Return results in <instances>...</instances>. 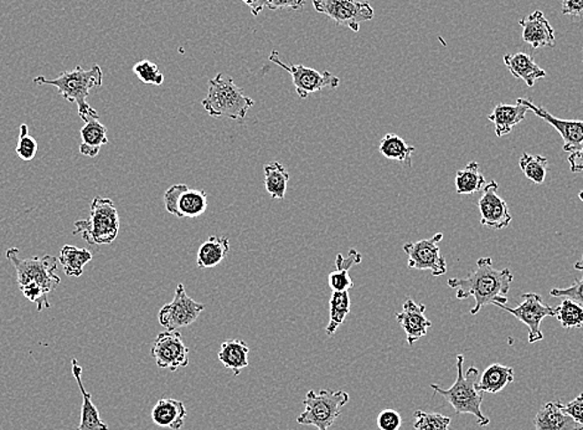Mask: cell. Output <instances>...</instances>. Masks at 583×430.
Returning a JSON list of instances; mask_svg holds the SVG:
<instances>
[{"mask_svg": "<svg viewBox=\"0 0 583 430\" xmlns=\"http://www.w3.org/2000/svg\"><path fill=\"white\" fill-rule=\"evenodd\" d=\"M514 281L513 272L509 269L496 270L493 268L490 256L478 259L476 269L465 278H448L447 284L451 289H457L455 298L467 300L474 298L476 305L470 315H478L486 305H507L508 293Z\"/></svg>", "mask_w": 583, "mask_h": 430, "instance_id": "6da1fadb", "label": "cell"}, {"mask_svg": "<svg viewBox=\"0 0 583 430\" xmlns=\"http://www.w3.org/2000/svg\"><path fill=\"white\" fill-rule=\"evenodd\" d=\"M20 250L11 247L6 250L5 256L17 271L19 290L25 299L36 305L37 311L50 309L49 295L58 285L61 278L56 275L58 258L52 255L33 256L29 259H20Z\"/></svg>", "mask_w": 583, "mask_h": 430, "instance_id": "7a4b0ae2", "label": "cell"}, {"mask_svg": "<svg viewBox=\"0 0 583 430\" xmlns=\"http://www.w3.org/2000/svg\"><path fill=\"white\" fill-rule=\"evenodd\" d=\"M102 82H104V73L98 65H93L89 70L76 66L74 70L65 71L52 80H48L45 76H37L34 79V83L36 85L54 86L62 98L76 104L77 113L83 122L98 120L97 111L87 104V98L93 89L101 88Z\"/></svg>", "mask_w": 583, "mask_h": 430, "instance_id": "3957f363", "label": "cell"}, {"mask_svg": "<svg viewBox=\"0 0 583 430\" xmlns=\"http://www.w3.org/2000/svg\"><path fill=\"white\" fill-rule=\"evenodd\" d=\"M201 105L211 117L240 121L254 106V101L244 94V90L236 85L232 77L220 73L210 80L209 91Z\"/></svg>", "mask_w": 583, "mask_h": 430, "instance_id": "277c9868", "label": "cell"}, {"mask_svg": "<svg viewBox=\"0 0 583 430\" xmlns=\"http://www.w3.org/2000/svg\"><path fill=\"white\" fill-rule=\"evenodd\" d=\"M464 355L457 356V379L449 389L440 388L439 385H431L437 395L452 405L457 414H473L480 426H486L490 423L488 417L484 416L482 410L483 393L478 392L476 385L479 379L480 372L477 367H470L463 374Z\"/></svg>", "mask_w": 583, "mask_h": 430, "instance_id": "5b68a950", "label": "cell"}, {"mask_svg": "<svg viewBox=\"0 0 583 430\" xmlns=\"http://www.w3.org/2000/svg\"><path fill=\"white\" fill-rule=\"evenodd\" d=\"M74 235H80L91 246H110L120 231V215L110 198H93L87 219L74 222Z\"/></svg>", "mask_w": 583, "mask_h": 430, "instance_id": "8992f818", "label": "cell"}, {"mask_svg": "<svg viewBox=\"0 0 583 430\" xmlns=\"http://www.w3.org/2000/svg\"><path fill=\"white\" fill-rule=\"evenodd\" d=\"M349 399V395L344 391H309L303 402L306 410L297 418V423L315 426L316 430H329L339 418L341 408L346 407Z\"/></svg>", "mask_w": 583, "mask_h": 430, "instance_id": "52a82bcc", "label": "cell"}, {"mask_svg": "<svg viewBox=\"0 0 583 430\" xmlns=\"http://www.w3.org/2000/svg\"><path fill=\"white\" fill-rule=\"evenodd\" d=\"M313 7L333 20L337 26L349 27L355 33L361 23L374 20L375 15L370 3L358 0H313Z\"/></svg>", "mask_w": 583, "mask_h": 430, "instance_id": "ba28073f", "label": "cell"}, {"mask_svg": "<svg viewBox=\"0 0 583 430\" xmlns=\"http://www.w3.org/2000/svg\"><path fill=\"white\" fill-rule=\"evenodd\" d=\"M269 61L291 74L297 95L300 98H307L310 94H315V92L322 91L324 89L334 90L339 86V77L334 76L329 71L319 73V71L304 66V65L285 64L279 58L278 51H273L271 52Z\"/></svg>", "mask_w": 583, "mask_h": 430, "instance_id": "9c48e42d", "label": "cell"}, {"mask_svg": "<svg viewBox=\"0 0 583 430\" xmlns=\"http://www.w3.org/2000/svg\"><path fill=\"white\" fill-rule=\"evenodd\" d=\"M204 310L205 305L192 300L184 285L179 284L173 301L161 308L158 320L167 331H176L194 324Z\"/></svg>", "mask_w": 583, "mask_h": 430, "instance_id": "30bf717a", "label": "cell"}, {"mask_svg": "<svg viewBox=\"0 0 583 430\" xmlns=\"http://www.w3.org/2000/svg\"><path fill=\"white\" fill-rule=\"evenodd\" d=\"M523 302L517 308L511 309L507 305H496V308L501 309L513 315L515 318L526 324L529 329V343H536L544 340L542 335L541 323L545 317H555V309L544 302L541 296L535 293H524Z\"/></svg>", "mask_w": 583, "mask_h": 430, "instance_id": "8fae6325", "label": "cell"}, {"mask_svg": "<svg viewBox=\"0 0 583 430\" xmlns=\"http://www.w3.org/2000/svg\"><path fill=\"white\" fill-rule=\"evenodd\" d=\"M443 239V233L434 234L430 239L406 243L403 252L408 255V266L416 270H430L433 277H440L447 272L445 256L440 255L439 241Z\"/></svg>", "mask_w": 583, "mask_h": 430, "instance_id": "7c38bea8", "label": "cell"}, {"mask_svg": "<svg viewBox=\"0 0 583 430\" xmlns=\"http://www.w3.org/2000/svg\"><path fill=\"white\" fill-rule=\"evenodd\" d=\"M169 215L176 218H198L207 209V193L204 190H192L186 184H174L163 197Z\"/></svg>", "mask_w": 583, "mask_h": 430, "instance_id": "4fadbf2b", "label": "cell"}, {"mask_svg": "<svg viewBox=\"0 0 583 430\" xmlns=\"http://www.w3.org/2000/svg\"><path fill=\"white\" fill-rule=\"evenodd\" d=\"M152 356L158 367L167 368L173 372L189 364V348L183 342L178 330L159 333L154 340Z\"/></svg>", "mask_w": 583, "mask_h": 430, "instance_id": "5bb4252c", "label": "cell"}, {"mask_svg": "<svg viewBox=\"0 0 583 430\" xmlns=\"http://www.w3.org/2000/svg\"><path fill=\"white\" fill-rule=\"evenodd\" d=\"M478 208L483 227L501 231L513 221L507 202L498 194V184L495 181L489 182L484 187L482 196L478 200Z\"/></svg>", "mask_w": 583, "mask_h": 430, "instance_id": "9a60e30c", "label": "cell"}, {"mask_svg": "<svg viewBox=\"0 0 583 430\" xmlns=\"http://www.w3.org/2000/svg\"><path fill=\"white\" fill-rule=\"evenodd\" d=\"M517 101L526 105L540 119L546 121L548 125L554 127L564 139V152H573L583 147V121L581 120H561L552 116L545 108L536 106L532 101L526 98H517Z\"/></svg>", "mask_w": 583, "mask_h": 430, "instance_id": "2e32d148", "label": "cell"}, {"mask_svg": "<svg viewBox=\"0 0 583 430\" xmlns=\"http://www.w3.org/2000/svg\"><path fill=\"white\" fill-rule=\"evenodd\" d=\"M426 306L416 304L414 300L408 299L402 305V312L396 315L397 323L405 331L406 340L409 346L415 345L418 340L427 335V331L432 327V323L424 315Z\"/></svg>", "mask_w": 583, "mask_h": 430, "instance_id": "e0dca14e", "label": "cell"}, {"mask_svg": "<svg viewBox=\"0 0 583 430\" xmlns=\"http://www.w3.org/2000/svg\"><path fill=\"white\" fill-rule=\"evenodd\" d=\"M523 29V40L533 49L554 48L556 44L555 40V30L550 21L546 20L541 11H535L519 20Z\"/></svg>", "mask_w": 583, "mask_h": 430, "instance_id": "ac0fdd59", "label": "cell"}, {"mask_svg": "<svg viewBox=\"0 0 583 430\" xmlns=\"http://www.w3.org/2000/svg\"><path fill=\"white\" fill-rule=\"evenodd\" d=\"M533 424L535 430H583V426L564 410L560 401L542 405L533 418Z\"/></svg>", "mask_w": 583, "mask_h": 430, "instance_id": "d6986e66", "label": "cell"}, {"mask_svg": "<svg viewBox=\"0 0 583 430\" xmlns=\"http://www.w3.org/2000/svg\"><path fill=\"white\" fill-rule=\"evenodd\" d=\"M527 111H530L529 107L519 101L515 105H496L488 116L490 122L494 125L496 137H502L513 131L515 126L525 120Z\"/></svg>", "mask_w": 583, "mask_h": 430, "instance_id": "ffe728a7", "label": "cell"}, {"mask_svg": "<svg viewBox=\"0 0 583 430\" xmlns=\"http://www.w3.org/2000/svg\"><path fill=\"white\" fill-rule=\"evenodd\" d=\"M504 64L515 79L523 80L529 88H532L538 80L546 76V71L526 52L505 55Z\"/></svg>", "mask_w": 583, "mask_h": 430, "instance_id": "44dd1931", "label": "cell"}, {"mask_svg": "<svg viewBox=\"0 0 583 430\" xmlns=\"http://www.w3.org/2000/svg\"><path fill=\"white\" fill-rule=\"evenodd\" d=\"M184 403L176 399L163 398L157 402L152 410V419L161 428L180 430L184 426L186 418Z\"/></svg>", "mask_w": 583, "mask_h": 430, "instance_id": "7402d4cb", "label": "cell"}, {"mask_svg": "<svg viewBox=\"0 0 583 430\" xmlns=\"http://www.w3.org/2000/svg\"><path fill=\"white\" fill-rule=\"evenodd\" d=\"M73 373L77 385H79L81 395H82V411H81V422L76 430H108V426L99 417V411L93 404L91 393H89L83 386L81 374L82 367L77 360H73Z\"/></svg>", "mask_w": 583, "mask_h": 430, "instance_id": "603a6c76", "label": "cell"}, {"mask_svg": "<svg viewBox=\"0 0 583 430\" xmlns=\"http://www.w3.org/2000/svg\"><path fill=\"white\" fill-rule=\"evenodd\" d=\"M361 254L356 249H350L346 256L338 254L335 259V271L329 274V286L333 292H349L354 287V281L350 278L349 270L354 265L361 262Z\"/></svg>", "mask_w": 583, "mask_h": 430, "instance_id": "cb8c5ba5", "label": "cell"}, {"mask_svg": "<svg viewBox=\"0 0 583 430\" xmlns=\"http://www.w3.org/2000/svg\"><path fill=\"white\" fill-rule=\"evenodd\" d=\"M248 355H250V348L247 343L242 340H226L220 346L219 361L222 362L223 367L232 371L236 377L240 376L241 371L248 367Z\"/></svg>", "mask_w": 583, "mask_h": 430, "instance_id": "d4e9b609", "label": "cell"}, {"mask_svg": "<svg viewBox=\"0 0 583 430\" xmlns=\"http://www.w3.org/2000/svg\"><path fill=\"white\" fill-rule=\"evenodd\" d=\"M514 382V368L501 364H490L483 373H480L476 389L480 393L496 395L508 385Z\"/></svg>", "mask_w": 583, "mask_h": 430, "instance_id": "484cf974", "label": "cell"}, {"mask_svg": "<svg viewBox=\"0 0 583 430\" xmlns=\"http://www.w3.org/2000/svg\"><path fill=\"white\" fill-rule=\"evenodd\" d=\"M80 153L89 159L97 157L101 147L110 142L107 137V129L98 120L87 121L85 126L80 129Z\"/></svg>", "mask_w": 583, "mask_h": 430, "instance_id": "4316f807", "label": "cell"}, {"mask_svg": "<svg viewBox=\"0 0 583 430\" xmlns=\"http://www.w3.org/2000/svg\"><path fill=\"white\" fill-rule=\"evenodd\" d=\"M229 253V240L228 237H216L213 235L204 241L198 247L197 265L200 269L215 268L226 259Z\"/></svg>", "mask_w": 583, "mask_h": 430, "instance_id": "83f0119b", "label": "cell"}, {"mask_svg": "<svg viewBox=\"0 0 583 430\" xmlns=\"http://www.w3.org/2000/svg\"><path fill=\"white\" fill-rule=\"evenodd\" d=\"M378 151L385 159L397 160V162L402 163L406 167H411L412 154H414L416 148L409 146L408 142L396 133H387L381 139Z\"/></svg>", "mask_w": 583, "mask_h": 430, "instance_id": "f1b7e54d", "label": "cell"}, {"mask_svg": "<svg viewBox=\"0 0 583 430\" xmlns=\"http://www.w3.org/2000/svg\"><path fill=\"white\" fill-rule=\"evenodd\" d=\"M92 260V253L87 249H80L74 246H64L61 249L58 262L65 274L70 278H80L85 270V266Z\"/></svg>", "mask_w": 583, "mask_h": 430, "instance_id": "f546056e", "label": "cell"}, {"mask_svg": "<svg viewBox=\"0 0 583 430\" xmlns=\"http://www.w3.org/2000/svg\"><path fill=\"white\" fill-rule=\"evenodd\" d=\"M486 184V178L479 172L478 162L468 163L465 168L459 169L455 175V192L458 196H471L482 192Z\"/></svg>", "mask_w": 583, "mask_h": 430, "instance_id": "4dcf8cb0", "label": "cell"}, {"mask_svg": "<svg viewBox=\"0 0 583 430\" xmlns=\"http://www.w3.org/2000/svg\"><path fill=\"white\" fill-rule=\"evenodd\" d=\"M352 310L349 292H333L329 301V323L325 332L328 336H334L338 329L346 323L347 315Z\"/></svg>", "mask_w": 583, "mask_h": 430, "instance_id": "1f68e13d", "label": "cell"}, {"mask_svg": "<svg viewBox=\"0 0 583 430\" xmlns=\"http://www.w3.org/2000/svg\"><path fill=\"white\" fill-rule=\"evenodd\" d=\"M265 172V187L272 199H284L287 192L290 173L279 162L267 163Z\"/></svg>", "mask_w": 583, "mask_h": 430, "instance_id": "d6a6232c", "label": "cell"}, {"mask_svg": "<svg viewBox=\"0 0 583 430\" xmlns=\"http://www.w3.org/2000/svg\"><path fill=\"white\" fill-rule=\"evenodd\" d=\"M555 317L564 329H581L583 326V305L571 299H564L555 309Z\"/></svg>", "mask_w": 583, "mask_h": 430, "instance_id": "836d02e7", "label": "cell"}, {"mask_svg": "<svg viewBox=\"0 0 583 430\" xmlns=\"http://www.w3.org/2000/svg\"><path fill=\"white\" fill-rule=\"evenodd\" d=\"M519 166L521 172L532 184L538 185L545 184L548 168V160L546 157L540 156V154L538 156H532V154L523 153V156L520 157Z\"/></svg>", "mask_w": 583, "mask_h": 430, "instance_id": "e575fe53", "label": "cell"}, {"mask_svg": "<svg viewBox=\"0 0 583 430\" xmlns=\"http://www.w3.org/2000/svg\"><path fill=\"white\" fill-rule=\"evenodd\" d=\"M415 430H449L451 418L440 413H428V411H415Z\"/></svg>", "mask_w": 583, "mask_h": 430, "instance_id": "d590c367", "label": "cell"}, {"mask_svg": "<svg viewBox=\"0 0 583 430\" xmlns=\"http://www.w3.org/2000/svg\"><path fill=\"white\" fill-rule=\"evenodd\" d=\"M133 73L145 85L160 86L164 82V75L157 64L149 60H142L135 64Z\"/></svg>", "mask_w": 583, "mask_h": 430, "instance_id": "8d00e7d4", "label": "cell"}, {"mask_svg": "<svg viewBox=\"0 0 583 430\" xmlns=\"http://www.w3.org/2000/svg\"><path fill=\"white\" fill-rule=\"evenodd\" d=\"M37 150H39V145H37L36 139L30 136L27 125L23 123L18 137L17 154L19 159L30 162L35 159Z\"/></svg>", "mask_w": 583, "mask_h": 430, "instance_id": "74e56055", "label": "cell"}, {"mask_svg": "<svg viewBox=\"0 0 583 430\" xmlns=\"http://www.w3.org/2000/svg\"><path fill=\"white\" fill-rule=\"evenodd\" d=\"M377 428L380 430H400L402 426L401 414L395 410H384L377 416Z\"/></svg>", "mask_w": 583, "mask_h": 430, "instance_id": "f35d334b", "label": "cell"}, {"mask_svg": "<svg viewBox=\"0 0 583 430\" xmlns=\"http://www.w3.org/2000/svg\"><path fill=\"white\" fill-rule=\"evenodd\" d=\"M550 295L554 298L571 299L583 305V278H576L575 283L566 289H552Z\"/></svg>", "mask_w": 583, "mask_h": 430, "instance_id": "ab89813d", "label": "cell"}, {"mask_svg": "<svg viewBox=\"0 0 583 430\" xmlns=\"http://www.w3.org/2000/svg\"><path fill=\"white\" fill-rule=\"evenodd\" d=\"M564 410L577 424L583 426V392L579 393V395L573 401H571L570 403L564 404Z\"/></svg>", "mask_w": 583, "mask_h": 430, "instance_id": "60d3db41", "label": "cell"}, {"mask_svg": "<svg viewBox=\"0 0 583 430\" xmlns=\"http://www.w3.org/2000/svg\"><path fill=\"white\" fill-rule=\"evenodd\" d=\"M306 5V0H268L267 7L271 11H299Z\"/></svg>", "mask_w": 583, "mask_h": 430, "instance_id": "b9f144b4", "label": "cell"}, {"mask_svg": "<svg viewBox=\"0 0 583 430\" xmlns=\"http://www.w3.org/2000/svg\"><path fill=\"white\" fill-rule=\"evenodd\" d=\"M561 13L566 17H583V0H563Z\"/></svg>", "mask_w": 583, "mask_h": 430, "instance_id": "7bdbcfd3", "label": "cell"}, {"mask_svg": "<svg viewBox=\"0 0 583 430\" xmlns=\"http://www.w3.org/2000/svg\"><path fill=\"white\" fill-rule=\"evenodd\" d=\"M570 169L572 173H583V147L579 150L570 152L569 159Z\"/></svg>", "mask_w": 583, "mask_h": 430, "instance_id": "ee69618b", "label": "cell"}, {"mask_svg": "<svg viewBox=\"0 0 583 430\" xmlns=\"http://www.w3.org/2000/svg\"><path fill=\"white\" fill-rule=\"evenodd\" d=\"M241 2L245 3L250 8L251 14L253 17H259L260 12L267 7V2L268 0H241Z\"/></svg>", "mask_w": 583, "mask_h": 430, "instance_id": "f6af8a7d", "label": "cell"}, {"mask_svg": "<svg viewBox=\"0 0 583 430\" xmlns=\"http://www.w3.org/2000/svg\"><path fill=\"white\" fill-rule=\"evenodd\" d=\"M573 268H575L576 270L583 272V255H582L581 260H579V262H577L576 264L573 265Z\"/></svg>", "mask_w": 583, "mask_h": 430, "instance_id": "bcb514c9", "label": "cell"}, {"mask_svg": "<svg viewBox=\"0 0 583 430\" xmlns=\"http://www.w3.org/2000/svg\"><path fill=\"white\" fill-rule=\"evenodd\" d=\"M579 199H581L582 202H583V191L579 192Z\"/></svg>", "mask_w": 583, "mask_h": 430, "instance_id": "7dc6e473", "label": "cell"}, {"mask_svg": "<svg viewBox=\"0 0 583 430\" xmlns=\"http://www.w3.org/2000/svg\"><path fill=\"white\" fill-rule=\"evenodd\" d=\"M582 52H583V51H582ZM582 60H583V57H582Z\"/></svg>", "mask_w": 583, "mask_h": 430, "instance_id": "c3c4849f", "label": "cell"}]
</instances>
